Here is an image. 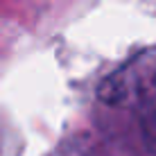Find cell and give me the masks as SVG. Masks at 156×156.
Masks as SVG:
<instances>
[{
	"instance_id": "obj_1",
	"label": "cell",
	"mask_w": 156,
	"mask_h": 156,
	"mask_svg": "<svg viewBox=\"0 0 156 156\" xmlns=\"http://www.w3.org/2000/svg\"><path fill=\"white\" fill-rule=\"evenodd\" d=\"M102 95L104 100L129 95L140 140L149 154H156V52L138 57L125 73L104 86Z\"/></svg>"
}]
</instances>
